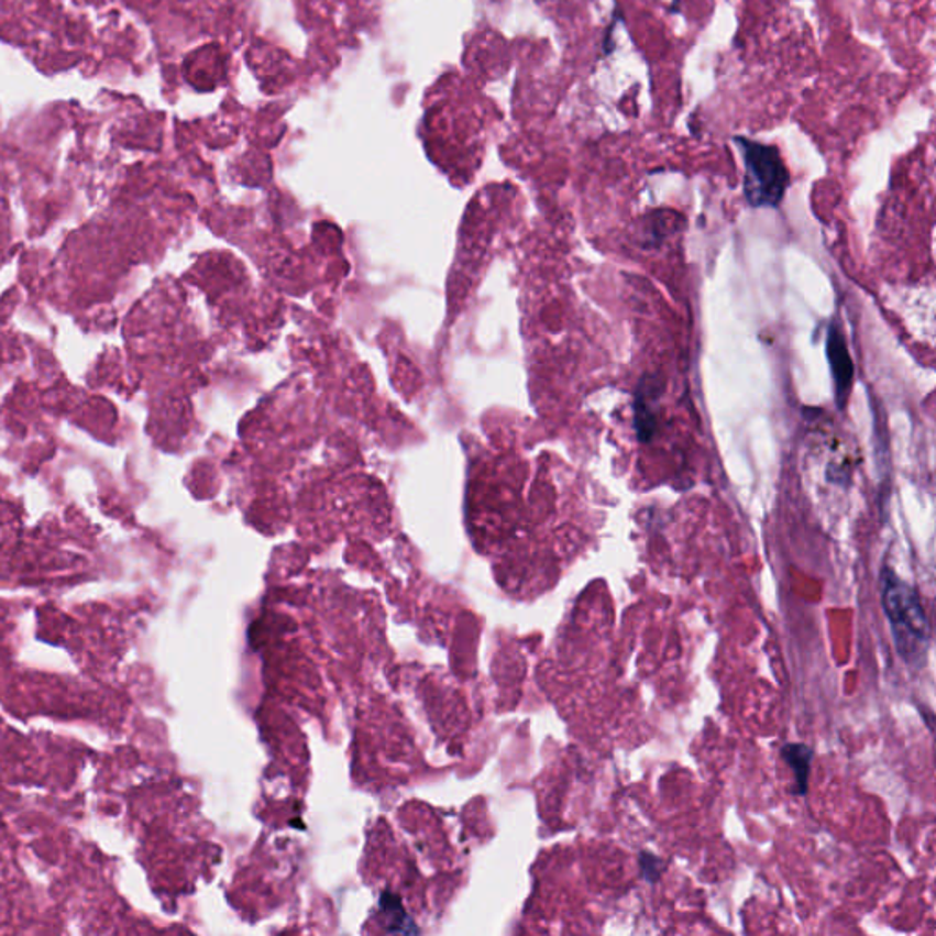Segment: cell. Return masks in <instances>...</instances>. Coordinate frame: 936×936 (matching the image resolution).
Masks as SVG:
<instances>
[{
  "mask_svg": "<svg viewBox=\"0 0 936 936\" xmlns=\"http://www.w3.org/2000/svg\"><path fill=\"white\" fill-rule=\"evenodd\" d=\"M883 609L893 628L894 645L905 662L921 661L929 645V624L921 596L891 569L882 574Z\"/></svg>",
  "mask_w": 936,
  "mask_h": 936,
  "instance_id": "6da1fadb",
  "label": "cell"
},
{
  "mask_svg": "<svg viewBox=\"0 0 936 936\" xmlns=\"http://www.w3.org/2000/svg\"><path fill=\"white\" fill-rule=\"evenodd\" d=\"M745 163V198L748 206L778 207L791 184L780 148L748 137H734Z\"/></svg>",
  "mask_w": 936,
  "mask_h": 936,
  "instance_id": "7a4b0ae2",
  "label": "cell"
},
{
  "mask_svg": "<svg viewBox=\"0 0 936 936\" xmlns=\"http://www.w3.org/2000/svg\"><path fill=\"white\" fill-rule=\"evenodd\" d=\"M827 357L830 370H833L834 392L839 408H845L849 399L852 379H855V364L850 359L849 348L838 326L830 324L827 337Z\"/></svg>",
  "mask_w": 936,
  "mask_h": 936,
  "instance_id": "3957f363",
  "label": "cell"
},
{
  "mask_svg": "<svg viewBox=\"0 0 936 936\" xmlns=\"http://www.w3.org/2000/svg\"><path fill=\"white\" fill-rule=\"evenodd\" d=\"M783 758L786 763L791 764L796 774L797 792L805 794L806 780H808V770H811L812 750L805 745H786L783 748Z\"/></svg>",
  "mask_w": 936,
  "mask_h": 936,
  "instance_id": "277c9868",
  "label": "cell"
}]
</instances>
